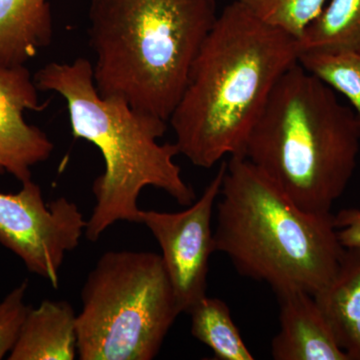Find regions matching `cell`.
I'll return each instance as SVG.
<instances>
[{
	"instance_id": "obj_1",
	"label": "cell",
	"mask_w": 360,
	"mask_h": 360,
	"mask_svg": "<svg viewBox=\"0 0 360 360\" xmlns=\"http://www.w3.org/2000/svg\"><path fill=\"white\" fill-rule=\"evenodd\" d=\"M298 56L295 37L238 0L225 7L168 120L179 155L201 168H212L225 156H243L272 90Z\"/></svg>"
},
{
	"instance_id": "obj_2",
	"label": "cell",
	"mask_w": 360,
	"mask_h": 360,
	"mask_svg": "<svg viewBox=\"0 0 360 360\" xmlns=\"http://www.w3.org/2000/svg\"><path fill=\"white\" fill-rule=\"evenodd\" d=\"M33 78L37 89L65 99L73 137L94 144L103 156V172L92 184L96 203L84 232L89 240H98L116 222L139 224V198L146 187L165 191L180 205L195 201L175 163L174 142H158L168 122L122 98L101 96L89 60L47 63Z\"/></svg>"
},
{
	"instance_id": "obj_3",
	"label": "cell",
	"mask_w": 360,
	"mask_h": 360,
	"mask_svg": "<svg viewBox=\"0 0 360 360\" xmlns=\"http://www.w3.org/2000/svg\"><path fill=\"white\" fill-rule=\"evenodd\" d=\"M217 7V0H91L89 42L101 96L168 122Z\"/></svg>"
},
{
	"instance_id": "obj_4",
	"label": "cell",
	"mask_w": 360,
	"mask_h": 360,
	"mask_svg": "<svg viewBox=\"0 0 360 360\" xmlns=\"http://www.w3.org/2000/svg\"><path fill=\"white\" fill-rule=\"evenodd\" d=\"M359 150L354 111L296 63L272 90L243 156L298 207L328 213L354 176Z\"/></svg>"
},
{
	"instance_id": "obj_5",
	"label": "cell",
	"mask_w": 360,
	"mask_h": 360,
	"mask_svg": "<svg viewBox=\"0 0 360 360\" xmlns=\"http://www.w3.org/2000/svg\"><path fill=\"white\" fill-rule=\"evenodd\" d=\"M215 210V251L241 276L312 295L335 276L345 251L335 214L298 207L245 156L226 161Z\"/></svg>"
},
{
	"instance_id": "obj_6",
	"label": "cell",
	"mask_w": 360,
	"mask_h": 360,
	"mask_svg": "<svg viewBox=\"0 0 360 360\" xmlns=\"http://www.w3.org/2000/svg\"><path fill=\"white\" fill-rule=\"evenodd\" d=\"M82 300V360H153L182 314L162 258L150 251L104 253L87 276Z\"/></svg>"
},
{
	"instance_id": "obj_7",
	"label": "cell",
	"mask_w": 360,
	"mask_h": 360,
	"mask_svg": "<svg viewBox=\"0 0 360 360\" xmlns=\"http://www.w3.org/2000/svg\"><path fill=\"white\" fill-rule=\"evenodd\" d=\"M21 184L18 193H0V245L58 288L66 253L79 245L87 220L65 196L47 205L39 184L32 179Z\"/></svg>"
},
{
	"instance_id": "obj_8",
	"label": "cell",
	"mask_w": 360,
	"mask_h": 360,
	"mask_svg": "<svg viewBox=\"0 0 360 360\" xmlns=\"http://www.w3.org/2000/svg\"><path fill=\"white\" fill-rule=\"evenodd\" d=\"M226 170V161L198 200L179 212L141 210L146 225L160 246L161 258L182 312L206 296L210 259L215 252L212 217Z\"/></svg>"
},
{
	"instance_id": "obj_9",
	"label": "cell",
	"mask_w": 360,
	"mask_h": 360,
	"mask_svg": "<svg viewBox=\"0 0 360 360\" xmlns=\"http://www.w3.org/2000/svg\"><path fill=\"white\" fill-rule=\"evenodd\" d=\"M39 89L25 65H0V174L22 182L35 165L51 158L54 146L39 127L30 124L25 111H40Z\"/></svg>"
},
{
	"instance_id": "obj_10",
	"label": "cell",
	"mask_w": 360,
	"mask_h": 360,
	"mask_svg": "<svg viewBox=\"0 0 360 360\" xmlns=\"http://www.w3.org/2000/svg\"><path fill=\"white\" fill-rule=\"evenodd\" d=\"M279 303L278 333L271 341L276 360H349L314 296L288 288L276 292Z\"/></svg>"
},
{
	"instance_id": "obj_11",
	"label": "cell",
	"mask_w": 360,
	"mask_h": 360,
	"mask_svg": "<svg viewBox=\"0 0 360 360\" xmlns=\"http://www.w3.org/2000/svg\"><path fill=\"white\" fill-rule=\"evenodd\" d=\"M77 315L65 300L30 307L8 360H73L77 356Z\"/></svg>"
},
{
	"instance_id": "obj_12",
	"label": "cell",
	"mask_w": 360,
	"mask_h": 360,
	"mask_svg": "<svg viewBox=\"0 0 360 360\" xmlns=\"http://www.w3.org/2000/svg\"><path fill=\"white\" fill-rule=\"evenodd\" d=\"M349 360H360V248H345L335 276L314 295Z\"/></svg>"
},
{
	"instance_id": "obj_13",
	"label": "cell",
	"mask_w": 360,
	"mask_h": 360,
	"mask_svg": "<svg viewBox=\"0 0 360 360\" xmlns=\"http://www.w3.org/2000/svg\"><path fill=\"white\" fill-rule=\"evenodd\" d=\"M52 37L51 0H0V65H25Z\"/></svg>"
},
{
	"instance_id": "obj_14",
	"label": "cell",
	"mask_w": 360,
	"mask_h": 360,
	"mask_svg": "<svg viewBox=\"0 0 360 360\" xmlns=\"http://www.w3.org/2000/svg\"><path fill=\"white\" fill-rule=\"evenodd\" d=\"M305 51H359L360 0H328L297 39Z\"/></svg>"
},
{
	"instance_id": "obj_15",
	"label": "cell",
	"mask_w": 360,
	"mask_h": 360,
	"mask_svg": "<svg viewBox=\"0 0 360 360\" xmlns=\"http://www.w3.org/2000/svg\"><path fill=\"white\" fill-rule=\"evenodd\" d=\"M187 314L191 315V335L212 350L214 359H255L224 300L206 295Z\"/></svg>"
},
{
	"instance_id": "obj_16",
	"label": "cell",
	"mask_w": 360,
	"mask_h": 360,
	"mask_svg": "<svg viewBox=\"0 0 360 360\" xmlns=\"http://www.w3.org/2000/svg\"><path fill=\"white\" fill-rule=\"evenodd\" d=\"M298 63L349 101L360 127V52L305 51Z\"/></svg>"
},
{
	"instance_id": "obj_17",
	"label": "cell",
	"mask_w": 360,
	"mask_h": 360,
	"mask_svg": "<svg viewBox=\"0 0 360 360\" xmlns=\"http://www.w3.org/2000/svg\"><path fill=\"white\" fill-rule=\"evenodd\" d=\"M264 22L296 39L321 13L328 0H238Z\"/></svg>"
},
{
	"instance_id": "obj_18",
	"label": "cell",
	"mask_w": 360,
	"mask_h": 360,
	"mask_svg": "<svg viewBox=\"0 0 360 360\" xmlns=\"http://www.w3.org/2000/svg\"><path fill=\"white\" fill-rule=\"evenodd\" d=\"M27 288L23 281L0 302V360L11 354L30 309L25 302Z\"/></svg>"
},
{
	"instance_id": "obj_19",
	"label": "cell",
	"mask_w": 360,
	"mask_h": 360,
	"mask_svg": "<svg viewBox=\"0 0 360 360\" xmlns=\"http://www.w3.org/2000/svg\"><path fill=\"white\" fill-rule=\"evenodd\" d=\"M338 240L345 248H360V207L347 208L335 215Z\"/></svg>"
}]
</instances>
